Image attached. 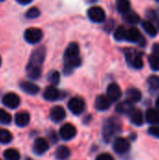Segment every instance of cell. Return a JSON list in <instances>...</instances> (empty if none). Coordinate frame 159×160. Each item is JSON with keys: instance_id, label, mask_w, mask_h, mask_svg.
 I'll list each match as a JSON object with an SVG mask.
<instances>
[{"instance_id": "obj_1", "label": "cell", "mask_w": 159, "mask_h": 160, "mask_svg": "<svg viewBox=\"0 0 159 160\" xmlns=\"http://www.w3.org/2000/svg\"><path fill=\"white\" fill-rule=\"evenodd\" d=\"M65 74H69L72 72V69L78 68L82 64V60L80 58V48L79 45L75 42L70 43L66 49L65 55Z\"/></svg>"}, {"instance_id": "obj_2", "label": "cell", "mask_w": 159, "mask_h": 160, "mask_svg": "<svg viewBox=\"0 0 159 160\" xmlns=\"http://www.w3.org/2000/svg\"><path fill=\"white\" fill-rule=\"evenodd\" d=\"M121 129H122V123L119 118L117 117L109 118L104 123L102 128V135L104 141L106 142H110L118 133L121 132Z\"/></svg>"}, {"instance_id": "obj_3", "label": "cell", "mask_w": 159, "mask_h": 160, "mask_svg": "<svg viewBox=\"0 0 159 160\" xmlns=\"http://www.w3.org/2000/svg\"><path fill=\"white\" fill-rule=\"evenodd\" d=\"M45 54H46V51L44 47H39L37 49H36L33 53L30 56V60L27 66L29 67H35V68H40L42 66V63L44 61L45 58Z\"/></svg>"}, {"instance_id": "obj_4", "label": "cell", "mask_w": 159, "mask_h": 160, "mask_svg": "<svg viewBox=\"0 0 159 160\" xmlns=\"http://www.w3.org/2000/svg\"><path fill=\"white\" fill-rule=\"evenodd\" d=\"M43 37V33L39 28L31 27L27 28L24 32V38L30 44H37L38 43Z\"/></svg>"}, {"instance_id": "obj_5", "label": "cell", "mask_w": 159, "mask_h": 160, "mask_svg": "<svg viewBox=\"0 0 159 160\" xmlns=\"http://www.w3.org/2000/svg\"><path fill=\"white\" fill-rule=\"evenodd\" d=\"M67 106L73 114L80 115L81 113L83 112V111L85 109V102L82 98L75 97V98H70V100L67 103Z\"/></svg>"}, {"instance_id": "obj_6", "label": "cell", "mask_w": 159, "mask_h": 160, "mask_svg": "<svg viewBox=\"0 0 159 160\" xmlns=\"http://www.w3.org/2000/svg\"><path fill=\"white\" fill-rule=\"evenodd\" d=\"M87 15L89 19L94 22H103L106 19V14L104 9L98 6L90 8L87 11Z\"/></svg>"}, {"instance_id": "obj_7", "label": "cell", "mask_w": 159, "mask_h": 160, "mask_svg": "<svg viewBox=\"0 0 159 160\" xmlns=\"http://www.w3.org/2000/svg\"><path fill=\"white\" fill-rule=\"evenodd\" d=\"M125 39L129 42H137L141 46H144L145 44V40L143 37L142 36L141 32L136 27H131L126 31Z\"/></svg>"}, {"instance_id": "obj_8", "label": "cell", "mask_w": 159, "mask_h": 160, "mask_svg": "<svg viewBox=\"0 0 159 160\" xmlns=\"http://www.w3.org/2000/svg\"><path fill=\"white\" fill-rule=\"evenodd\" d=\"M130 149V142L126 138H116L113 142V150L118 155H125Z\"/></svg>"}, {"instance_id": "obj_9", "label": "cell", "mask_w": 159, "mask_h": 160, "mask_svg": "<svg viewBox=\"0 0 159 160\" xmlns=\"http://www.w3.org/2000/svg\"><path fill=\"white\" fill-rule=\"evenodd\" d=\"M59 134L61 136V138L65 141H68L73 139L76 134H77V129L76 128L72 125V124H65L61 127Z\"/></svg>"}, {"instance_id": "obj_10", "label": "cell", "mask_w": 159, "mask_h": 160, "mask_svg": "<svg viewBox=\"0 0 159 160\" xmlns=\"http://www.w3.org/2000/svg\"><path fill=\"white\" fill-rule=\"evenodd\" d=\"M121 96H122V90L117 83L112 82V83L109 84V86L107 88V97L111 100V102L112 101L115 102V101L119 100Z\"/></svg>"}, {"instance_id": "obj_11", "label": "cell", "mask_w": 159, "mask_h": 160, "mask_svg": "<svg viewBox=\"0 0 159 160\" xmlns=\"http://www.w3.org/2000/svg\"><path fill=\"white\" fill-rule=\"evenodd\" d=\"M2 102L9 109H16L20 105V98L15 93H7L3 97Z\"/></svg>"}, {"instance_id": "obj_12", "label": "cell", "mask_w": 159, "mask_h": 160, "mask_svg": "<svg viewBox=\"0 0 159 160\" xmlns=\"http://www.w3.org/2000/svg\"><path fill=\"white\" fill-rule=\"evenodd\" d=\"M49 149V143L44 138H37L33 145V151L36 155H43Z\"/></svg>"}, {"instance_id": "obj_13", "label": "cell", "mask_w": 159, "mask_h": 160, "mask_svg": "<svg viewBox=\"0 0 159 160\" xmlns=\"http://www.w3.org/2000/svg\"><path fill=\"white\" fill-rule=\"evenodd\" d=\"M51 120L54 123L61 122L66 117V111L62 106H54L50 112Z\"/></svg>"}, {"instance_id": "obj_14", "label": "cell", "mask_w": 159, "mask_h": 160, "mask_svg": "<svg viewBox=\"0 0 159 160\" xmlns=\"http://www.w3.org/2000/svg\"><path fill=\"white\" fill-rule=\"evenodd\" d=\"M43 98L49 101H55L61 98V93L55 86L51 85L45 89V91L43 93Z\"/></svg>"}, {"instance_id": "obj_15", "label": "cell", "mask_w": 159, "mask_h": 160, "mask_svg": "<svg viewBox=\"0 0 159 160\" xmlns=\"http://www.w3.org/2000/svg\"><path fill=\"white\" fill-rule=\"evenodd\" d=\"M141 99H142V92L139 89L131 87L126 91V100L127 101L134 104V103L141 101Z\"/></svg>"}, {"instance_id": "obj_16", "label": "cell", "mask_w": 159, "mask_h": 160, "mask_svg": "<svg viewBox=\"0 0 159 160\" xmlns=\"http://www.w3.org/2000/svg\"><path fill=\"white\" fill-rule=\"evenodd\" d=\"M95 106H96V108H97V111H100V112L107 111L110 108V106H111V100L108 98L107 96L100 95V96H98L96 98Z\"/></svg>"}, {"instance_id": "obj_17", "label": "cell", "mask_w": 159, "mask_h": 160, "mask_svg": "<svg viewBox=\"0 0 159 160\" xmlns=\"http://www.w3.org/2000/svg\"><path fill=\"white\" fill-rule=\"evenodd\" d=\"M129 116V119L131 121V123L135 126H142L143 125V121H144V118H143V113L141 110L139 109H133L132 112L128 114Z\"/></svg>"}, {"instance_id": "obj_18", "label": "cell", "mask_w": 159, "mask_h": 160, "mask_svg": "<svg viewBox=\"0 0 159 160\" xmlns=\"http://www.w3.org/2000/svg\"><path fill=\"white\" fill-rule=\"evenodd\" d=\"M29 121H30V115L26 112H20L15 115V124L20 128H23L27 126L29 124Z\"/></svg>"}, {"instance_id": "obj_19", "label": "cell", "mask_w": 159, "mask_h": 160, "mask_svg": "<svg viewBox=\"0 0 159 160\" xmlns=\"http://www.w3.org/2000/svg\"><path fill=\"white\" fill-rule=\"evenodd\" d=\"M21 89L28 95H36L39 91V87L31 82H22L20 83Z\"/></svg>"}, {"instance_id": "obj_20", "label": "cell", "mask_w": 159, "mask_h": 160, "mask_svg": "<svg viewBox=\"0 0 159 160\" xmlns=\"http://www.w3.org/2000/svg\"><path fill=\"white\" fill-rule=\"evenodd\" d=\"M133 109H134L133 104L127 100L118 103V105L116 106V112L120 114H129Z\"/></svg>"}, {"instance_id": "obj_21", "label": "cell", "mask_w": 159, "mask_h": 160, "mask_svg": "<svg viewBox=\"0 0 159 160\" xmlns=\"http://www.w3.org/2000/svg\"><path fill=\"white\" fill-rule=\"evenodd\" d=\"M146 120L148 123L153 125H158L159 124V110L150 108L146 112Z\"/></svg>"}, {"instance_id": "obj_22", "label": "cell", "mask_w": 159, "mask_h": 160, "mask_svg": "<svg viewBox=\"0 0 159 160\" xmlns=\"http://www.w3.org/2000/svg\"><path fill=\"white\" fill-rule=\"evenodd\" d=\"M70 156V150L67 146H59L54 154V157L57 160H66Z\"/></svg>"}, {"instance_id": "obj_23", "label": "cell", "mask_w": 159, "mask_h": 160, "mask_svg": "<svg viewBox=\"0 0 159 160\" xmlns=\"http://www.w3.org/2000/svg\"><path fill=\"white\" fill-rule=\"evenodd\" d=\"M142 26L144 29V31L151 37H156L157 35V27L153 24V22L151 21H143L142 22Z\"/></svg>"}, {"instance_id": "obj_24", "label": "cell", "mask_w": 159, "mask_h": 160, "mask_svg": "<svg viewBox=\"0 0 159 160\" xmlns=\"http://www.w3.org/2000/svg\"><path fill=\"white\" fill-rule=\"evenodd\" d=\"M123 19L128 24H136L140 22V16L136 12L130 11V10L127 12L126 14H124Z\"/></svg>"}, {"instance_id": "obj_25", "label": "cell", "mask_w": 159, "mask_h": 160, "mask_svg": "<svg viewBox=\"0 0 159 160\" xmlns=\"http://www.w3.org/2000/svg\"><path fill=\"white\" fill-rule=\"evenodd\" d=\"M116 8L118 12L121 14H126L130 10V1L129 0H117Z\"/></svg>"}, {"instance_id": "obj_26", "label": "cell", "mask_w": 159, "mask_h": 160, "mask_svg": "<svg viewBox=\"0 0 159 160\" xmlns=\"http://www.w3.org/2000/svg\"><path fill=\"white\" fill-rule=\"evenodd\" d=\"M26 73L28 78L37 80L40 77L41 75V68H35V67H26Z\"/></svg>"}, {"instance_id": "obj_27", "label": "cell", "mask_w": 159, "mask_h": 160, "mask_svg": "<svg viewBox=\"0 0 159 160\" xmlns=\"http://www.w3.org/2000/svg\"><path fill=\"white\" fill-rule=\"evenodd\" d=\"M4 158L6 160H20L21 155L16 149L10 148L4 152Z\"/></svg>"}, {"instance_id": "obj_28", "label": "cell", "mask_w": 159, "mask_h": 160, "mask_svg": "<svg viewBox=\"0 0 159 160\" xmlns=\"http://www.w3.org/2000/svg\"><path fill=\"white\" fill-rule=\"evenodd\" d=\"M11 141H12V134L5 128H0V143L7 144Z\"/></svg>"}, {"instance_id": "obj_29", "label": "cell", "mask_w": 159, "mask_h": 160, "mask_svg": "<svg viewBox=\"0 0 159 160\" xmlns=\"http://www.w3.org/2000/svg\"><path fill=\"white\" fill-rule=\"evenodd\" d=\"M48 81L50 82V83L52 85H56L59 83V81H60V73L56 70H53V71H51L48 75Z\"/></svg>"}, {"instance_id": "obj_30", "label": "cell", "mask_w": 159, "mask_h": 160, "mask_svg": "<svg viewBox=\"0 0 159 160\" xmlns=\"http://www.w3.org/2000/svg\"><path fill=\"white\" fill-rule=\"evenodd\" d=\"M126 28L123 25L118 26L115 31H114V38L117 41H122L125 39V36H126Z\"/></svg>"}, {"instance_id": "obj_31", "label": "cell", "mask_w": 159, "mask_h": 160, "mask_svg": "<svg viewBox=\"0 0 159 160\" xmlns=\"http://www.w3.org/2000/svg\"><path fill=\"white\" fill-rule=\"evenodd\" d=\"M149 65L155 71H159V55L152 54L149 56Z\"/></svg>"}, {"instance_id": "obj_32", "label": "cell", "mask_w": 159, "mask_h": 160, "mask_svg": "<svg viewBox=\"0 0 159 160\" xmlns=\"http://www.w3.org/2000/svg\"><path fill=\"white\" fill-rule=\"evenodd\" d=\"M11 122V115L3 109H0V124L8 125Z\"/></svg>"}, {"instance_id": "obj_33", "label": "cell", "mask_w": 159, "mask_h": 160, "mask_svg": "<svg viewBox=\"0 0 159 160\" xmlns=\"http://www.w3.org/2000/svg\"><path fill=\"white\" fill-rule=\"evenodd\" d=\"M129 63L133 66V68H135L137 69H141L143 67V60H142V56H140V55H136L135 57L131 58Z\"/></svg>"}, {"instance_id": "obj_34", "label": "cell", "mask_w": 159, "mask_h": 160, "mask_svg": "<svg viewBox=\"0 0 159 160\" xmlns=\"http://www.w3.org/2000/svg\"><path fill=\"white\" fill-rule=\"evenodd\" d=\"M148 83L153 90H157L159 89V77L156 75L150 76V78L148 79Z\"/></svg>"}, {"instance_id": "obj_35", "label": "cell", "mask_w": 159, "mask_h": 160, "mask_svg": "<svg viewBox=\"0 0 159 160\" xmlns=\"http://www.w3.org/2000/svg\"><path fill=\"white\" fill-rule=\"evenodd\" d=\"M25 16L28 19H35L39 16V9L37 8H31L27 10Z\"/></svg>"}, {"instance_id": "obj_36", "label": "cell", "mask_w": 159, "mask_h": 160, "mask_svg": "<svg viewBox=\"0 0 159 160\" xmlns=\"http://www.w3.org/2000/svg\"><path fill=\"white\" fill-rule=\"evenodd\" d=\"M148 132L149 134H151L152 136L154 137H157L159 139V127L158 126H154V127H151L149 129H148Z\"/></svg>"}, {"instance_id": "obj_37", "label": "cell", "mask_w": 159, "mask_h": 160, "mask_svg": "<svg viewBox=\"0 0 159 160\" xmlns=\"http://www.w3.org/2000/svg\"><path fill=\"white\" fill-rule=\"evenodd\" d=\"M146 16L149 18L148 21H152V20H157V15L156 13L155 10H152V9H149L146 11Z\"/></svg>"}, {"instance_id": "obj_38", "label": "cell", "mask_w": 159, "mask_h": 160, "mask_svg": "<svg viewBox=\"0 0 159 160\" xmlns=\"http://www.w3.org/2000/svg\"><path fill=\"white\" fill-rule=\"evenodd\" d=\"M96 160H114L110 154H101L99 155Z\"/></svg>"}, {"instance_id": "obj_39", "label": "cell", "mask_w": 159, "mask_h": 160, "mask_svg": "<svg viewBox=\"0 0 159 160\" xmlns=\"http://www.w3.org/2000/svg\"><path fill=\"white\" fill-rule=\"evenodd\" d=\"M152 51H153V54L159 55V43H156L153 45Z\"/></svg>"}, {"instance_id": "obj_40", "label": "cell", "mask_w": 159, "mask_h": 160, "mask_svg": "<svg viewBox=\"0 0 159 160\" xmlns=\"http://www.w3.org/2000/svg\"><path fill=\"white\" fill-rule=\"evenodd\" d=\"M19 4H22V5H27L29 3L32 2V0H16Z\"/></svg>"}, {"instance_id": "obj_41", "label": "cell", "mask_w": 159, "mask_h": 160, "mask_svg": "<svg viewBox=\"0 0 159 160\" xmlns=\"http://www.w3.org/2000/svg\"><path fill=\"white\" fill-rule=\"evenodd\" d=\"M50 139H51V141H52V142H56V140H57V139H56V135H55V133H54V132H52V135H51V138H50Z\"/></svg>"}, {"instance_id": "obj_42", "label": "cell", "mask_w": 159, "mask_h": 160, "mask_svg": "<svg viewBox=\"0 0 159 160\" xmlns=\"http://www.w3.org/2000/svg\"><path fill=\"white\" fill-rule=\"evenodd\" d=\"M157 110H159V98L157 100Z\"/></svg>"}, {"instance_id": "obj_43", "label": "cell", "mask_w": 159, "mask_h": 160, "mask_svg": "<svg viewBox=\"0 0 159 160\" xmlns=\"http://www.w3.org/2000/svg\"><path fill=\"white\" fill-rule=\"evenodd\" d=\"M157 26H158V29H159V21L157 22Z\"/></svg>"}, {"instance_id": "obj_44", "label": "cell", "mask_w": 159, "mask_h": 160, "mask_svg": "<svg viewBox=\"0 0 159 160\" xmlns=\"http://www.w3.org/2000/svg\"><path fill=\"white\" fill-rule=\"evenodd\" d=\"M26 160H32L31 158H26Z\"/></svg>"}, {"instance_id": "obj_45", "label": "cell", "mask_w": 159, "mask_h": 160, "mask_svg": "<svg viewBox=\"0 0 159 160\" xmlns=\"http://www.w3.org/2000/svg\"><path fill=\"white\" fill-rule=\"evenodd\" d=\"M0 65H1V57H0Z\"/></svg>"}, {"instance_id": "obj_46", "label": "cell", "mask_w": 159, "mask_h": 160, "mask_svg": "<svg viewBox=\"0 0 159 160\" xmlns=\"http://www.w3.org/2000/svg\"><path fill=\"white\" fill-rule=\"evenodd\" d=\"M157 2H159V0H157Z\"/></svg>"}, {"instance_id": "obj_47", "label": "cell", "mask_w": 159, "mask_h": 160, "mask_svg": "<svg viewBox=\"0 0 159 160\" xmlns=\"http://www.w3.org/2000/svg\"><path fill=\"white\" fill-rule=\"evenodd\" d=\"M0 1H4V0H0Z\"/></svg>"}, {"instance_id": "obj_48", "label": "cell", "mask_w": 159, "mask_h": 160, "mask_svg": "<svg viewBox=\"0 0 159 160\" xmlns=\"http://www.w3.org/2000/svg\"><path fill=\"white\" fill-rule=\"evenodd\" d=\"M0 160H1V159H0Z\"/></svg>"}]
</instances>
